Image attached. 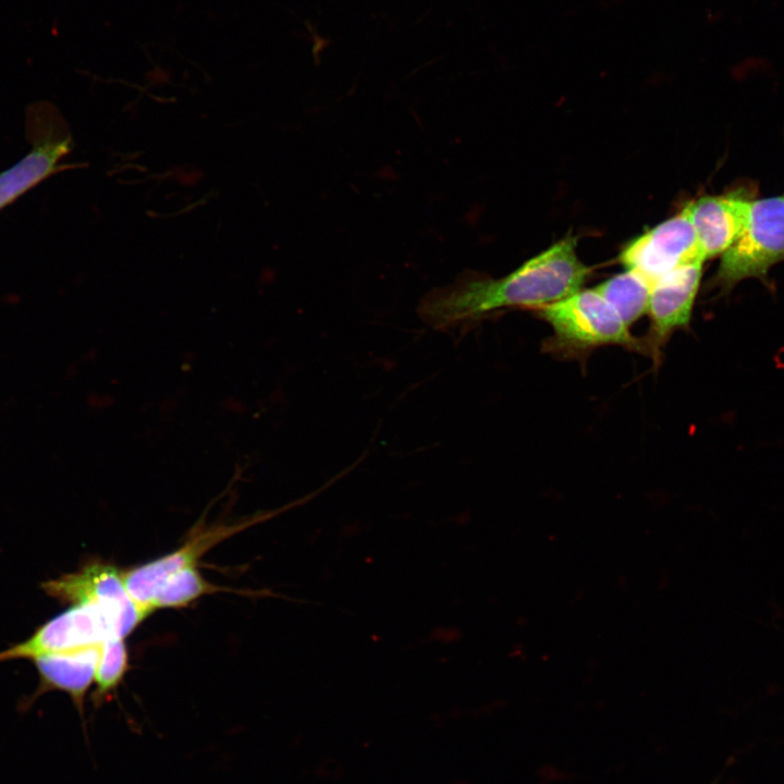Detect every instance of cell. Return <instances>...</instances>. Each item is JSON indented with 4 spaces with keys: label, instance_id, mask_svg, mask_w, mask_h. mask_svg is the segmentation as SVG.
<instances>
[{
    "label": "cell",
    "instance_id": "cell-6",
    "mask_svg": "<svg viewBox=\"0 0 784 784\" xmlns=\"http://www.w3.org/2000/svg\"><path fill=\"white\" fill-rule=\"evenodd\" d=\"M703 262L679 267L652 284L647 315L650 327L648 348L657 352L677 330L691 319L700 286Z\"/></svg>",
    "mask_w": 784,
    "mask_h": 784
},
{
    "label": "cell",
    "instance_id": "cell-5",
    "mask_svg": "<svg viewBox=\"0 0 784 784\" xmlns=\"http://www.w3.org/2000/svg\"><path fill=\"white\" fill-rule=\"evenodd\" d=\"M620 260L651 284L679 267L705 262L688 206L629 242Z\"/></svg>",
    "mask_w": 784,
    "mask_h": 784
},
{
    "label": "cell",
    "instance_id": "cell-13",
    "mask_svg": "<svg viewBox=\"0 0 784 784\" xmlns=\"http://www.w3.org/2000/svg\"><path fill=\"white\" fill-rule=\"evenodd\" d=\"M220 588L206 580L197 566H189L168 577L156 591L151 611L162 608L187 605L199 597L219 591Z\"/></svg>",
    "mask_w": 784,
    "mask_h": 784
},
{
    "label": "cell",
    "instance_id": "cell-15",
    "mask_svg": "<svg viewBox=\"0 0 784 784\" xmlns=\"http://www.w3.org/2000/svg\"><path fill=\"white\" fill-rule=\"evenodd\" d=\"M784 197V196H783Z\"/></svg>",
    "mask_w": 784,
    "mask_h": 784
},
{
    "label": "cell",
    "instance_id": "cell-2",
    "mask_svg": "<svg viewBox=\"0 0 784 784\" xmlns=\"http://www.w3.org/2000/svg\"><path fill=\"white\" fill-rule=\"evenodd\" d=\"M552 329V351L563 354L584 353L604 345L645 350L614 308L592 287L534 308Z\"/></svg>",
    "mask_w": 784,
    "mask_h": 784
},
{
    "label": "cell",
    "instance_id": "cell-4",
    "mask_svg": "<svg viewBox=\"0 0 784 784\" xmlns=\"http://www.w3.org/2000/svg\"><path fill=\"white\" fill-rule=\"evenodd\" d=\"M781 261H784V197L752 199L740 234L721 255L712 285L720 294H728L746 279L767 284L770 269Z\"/></svg>",
    "mask_w": 784,
    "mask_h": 784
},
{
    "label": "cell",
    "instance_id": "cell-8",
    "mask_svg": "<svg viewBox=\"0 0 784 784\" xmlns=\"http://www.w3.org/2000/svg\"><path fill=\"white\" fill-rule=\"evenodd\" d=\"M245 526L243 524L200 531L180 549L125 571L122 576L128 595L146 612H152L150 608L152 598L168 577L183 568L197 566L198 560L204 553L219 541L237 532L236 530L245 528Z\"/></svg>",
    "mask_w": 784,
    "mask_h": 784
},
{
    "label": "cell",
    "instance_id": "cell-3",
    "mask_svg": "<svg viewBox=\"0 0 784 784\" xmlns=\"http://www.w3.org/2000/svg\"><path fill=\"white\" fill-rule=\"evenodd\" d=\"M140 615L101 603L74 604L49 620L34 635L0 652V662L13 659H32L99 647L112 637L125 638L143 621Z\"/></svg>",
    "mask_w": 784,
    "mask_h": 784
},
{
    "label": "cell",
    "instance_id": "cell-7",
    "mask_svg": "<svg viewBox=\"0 0 784 784\" xmlns=\"http://www.w3.org/2000/svg\"><path fill=\"white\" fill-rule=\"evenodd\" d=\"M749 186L718 195H703L687 204L706 260L721 256L740 234L752 201Z\"/></svg>",
    "mask_w": 784,
    "mask_h": 784
},
{
    "label": "cell",
    "instance_id": "cell-12",
    "mask_svg": "<svg viewBox=\"0 0 784 784\" xmlns=\"http://www.w3.org/2000/svg\"><path fill=\"white\" fill-rule=\"evenodd\" d=\"M652 284L640 274L625 269L593 289L614 308L629 327L647 314Z\"/></svg>",
    "mask_w": 784,
    "mask_h": 784
},
{
    "label": "cell",
    "instance_id": "cell-14",
    "mask_svg": "<svg viewBox=\"0 0 784 784\" xmlns=\"http://www.w3.org/2000/svg\"><path fill=\"white\" fill-rule=\"evenodd\" d=\"M127 670V650L123 638L112 637L100 647L95 682L97 691L95 706L105 701L107 696L121 683Z\"/></svg>",
    "mask_w": 784,
    "mask_h": 784
},
{
    "label": "cell",
    "instance_id": "cell-10",
    "mask_svg": "<svg viewBox=\"0 0 784 784\" xmlns=\"http://www.w3.org/2000/svg\"><path fill=\"white\" fill-rule=\"evenodd\" d=\"M100 647H88L71 651L41 656L34 659L40 684L30 697L32 702L48 690L66 693L84 722L86 693L95 681Z\"/></svg>",
    "mask_w": 784,
    "mask_h": 784
},
{
    "label": "cell",
    "instance_id": "cell-1",
    "mask_svg": "<svg viewBox=\"0 0 784 784\" xmlns=\"http://www.w3.org/2000/svg\"><path fill=\"white\" fill-rule=\"evenodd\" d=\"M576 238L566 236L502 278L471 271L430 291L419 303L421 320L437 330L470 326L503 309H534L583 287L590 269L580 260Z\"/></svg>",
    "mask_w": 784,
    "mask_h": 784
},
{
    "label": "cell",
    "instance_id": "cell-9",
    "mask_svg": "<svg viewBox=\"0 0 784 784\" xmlns=\"http://www.w3.org/2000/svg\"><path fill=\"white\" fill-rule=\"evenodd\" d=\"M42 589L63 602L110 604L128 613L149 615L128 595L122 573L108 564L86 565L77 572L45 581Z\"/></svg>",
    "mask_w": 784,
    "mask_h": 784
},
{
    "label": "cell",
    "instance_id": "cell-11",
    "mask_svg": "<svg viewBox=\"0 0 784 784\" xmlns=\"http://www.w3.org/2000/svg\"><path fill=\"white\" fill-rule=\"evenodd\" d=\"M71 150L65 135L37 144L17 163L0 173V209L59 170L60 160Z\"/></svg>",
    "mask_w": 784,
    "mask_h": 784
}]
</instances>
